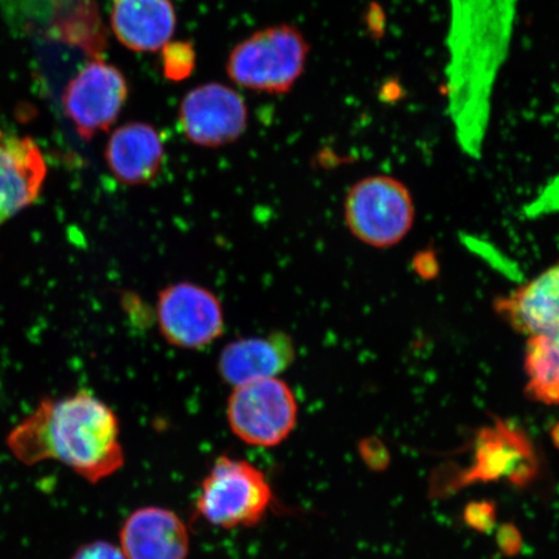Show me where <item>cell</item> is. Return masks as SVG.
<instances>
[{"mask_svg":"<svg viewBox=\"0 0 559 559\" xmlns=\"http://www.w3.org/2000/svg\"><path fill=\"white\" fill-rule=\"evenodd\" d=\"M520 0H449L445 99L460 148L479 158L496 83L512 48Z\"/></svg>","mask_w":559,"mask_h":559,"instance_id":"1","label":"cell"},{"mask_svg":"<svg viewBox=\"0 0 559 559\" xmlns=\"http://www.w3.org/2000/svg\"><path fill=\"white\" fill-rule=\"evenodd\" d=\"M7 445L24 465L59 461L94 485L124 464L120 421L87 390L46 397L10 432Z\"/></svg>","mask_w":559,"mask_h":559,"instance_id":"2","label":"cell"},{"mask_svg":"<svg viewBox=\"0 0 559 559\" xmlns=\"http://www.w3.org/2000/svg\"><path fill=\"white\" fill-rule=\"evenodd\" d=\"M309 52V44L296 26H269L235 46L227 74L236 85L258 93H289L305 72Z\"/></svg>","mask_w":559,"mask_h":559,"instance_id":"3","label":"cell"},{"mask_svg":"<svg viewBox=\"0 0 559 559\" xmlns=\"http://www.w3.org/2000/svg\"><path fill=\"white\" fill-rule=\"evenodd\" d=\"M272 500L262 471L248 461L221 456L202 481L195 510L215 527H250L262 521Z\"/></svg>","mask_w":559,"mask_h":559,"instance_id":"4","label":"cell"},{"mask_svg":"<svg viewBox=\"0 0 559 559\" xmlns=\"http://www.w3.org/2000/svg\"><path fill=\"white\" fill-rule=\"evenodd\" d=\"M344 214L346 226L356 239L368 247H395L414 227V198L400 179L372 175L349 188Z\"/></svg>","mask_w":559,"mask_h":559,"instance_id":"5","label":"cell"},{"mask_svg":"<svg viewBox=\"0 0 559 559\" xmlns=\"http://www.w3.org/2000/svg\"><path fill=\"white\" fill-rule=\"evenodd\" d=\"M227 419L243 443L271 449L282 444L296 428V395L278 377L239 384L228 397Z\"/></svg>","mask_w":559,"mask_h":559,"instance_id":"6","label":"cell"},{"mask_svg":"<svg viewBox=\"0 0 559 559\" xmlns=\"http://www.w3.org/2000/svg\"><path fill=\"white\" fill-rule=\"evenodd\" d=\"M156 318L160 335L178 348H205L225 333L221 299L191 282L167 285L158 293Z\"/></svg>","mask_w":559,"mask_h":559,"instance_id":"7","label":"cell"},{"mask_svg":"<svg viewBox=\"0 0 559 559\" xmlns=\"http://www.w3.org/2000/svg\"><path fill=\"white\" fill-rule=\"evenodd\" d=\"M128 97L129 83L121 70L94 59L69 82L62 107L79 135L90 140L110 129Z\"/></svg>","mask_w":559,"mask_h":559,"instance_id":"8","label":"cell"},{"mask_svg":"<svg viewBox=\"0 0 559 559\" xmlns=\"http://www.w3.org/2000/svg\"><path fill=\"white\" fill-rule=\"evenodd\" d=\"M179 124L190 142L202 148H221L239 139L248 126L243 97L222 83H205L180 103Z\"/></svg>","mask_w":559,"mask_h":559,"instance_id":"9","label":"cell"},{"mask_svg":"<svg viewBox=\"0 0 559 559\" xmlns=\"http://www.w3.org/2000/svg\"><path fill=\"white\" fill-rule=\"evenodd\" d=\"M190 533L173 510L145 507L132 512L120 533L126 559H187Z\"/></svg>","mask_w":559,"mask_h":559,"instance_id":"10","label":"cell"},{"mask_svg":"<svg viewBox=\"0 0 559 559\" xmlns=\"http://www.w3.org/2000/svg\"><path fill=\"white\" fill-rule=\"evenodd\" d=\"M47 165L31 138L0 140V226L38 200Z\"/></svg>","mask_w":559,"mask_h":559,"instance_id":"11","label":"cell"},{"mask_svg":"<svg viewBox=\"0 0 559 559\" xmlns=\"http://www.w3.org/2000/svg\"><path fill=\"white\" fill-rule=\"evenodd\" d=\"M104 156L109 171L121 185L145 186L163 170L165 144L152 124L130 122L110 135Z\"/></svg>","mask_w":559,"mask_h":559,"instance_id":"12","label":"cell"},{"mask_svg":"<svg viewBox=\"0 0 559 559\" xmlns=\"http://www.w3.org/2000/svg\"><path fill=\"white\" fill-rule=\"evenodd\" d=\"M296 359L289 334L274 332L264 337L239 338L223 347L218 358L221 379L233 386L278 377Z\"/></svg>","mask_w":559,"mask_h":559,"instance_id":"13","label":"cell"},{"mask_svg":"<svg viewBox=\"0 0 559 559\" xmlns=\"http://www.w3.org/2000/svg\"><path fill=\"white\" fill-rule=\"evenodd\" d=\"M495 311L527 337L559 330V262L496 299Z\"/></svg>","mask_w":559,"mask_h":559,"instance_id":"14","label":"cell"},{"mask_svg":"<svg viewBox=\"0 0 559 559\" xmlns=\"http://www.w3.org/2000/svg\"><path fill=\"white\" fill-rule=\"evenodd\" d=\"M110 24L130 51L156 52L171 41L177 15L171 0H115Z\"/></svg>","mask_w":559,"mask_h":559,"instance_id":"15","label":"cell"},{"mask_svg":"<svg viewBox=\"0 0 559 559\" xmlns=\"http://www.w3.org/2000/svg\"><path fill=\"white\" fill-rule=\"evenodd\" d=\"M523 367L530 400L559 405V330L528 337Z\"/></svg>","mask_w":559,"mask_h":559,"instance_id":"16","label":"cell"},{"mask_svg":"<svg viewBox=\"0 0 559 559\" xmlns=\"http://www.w3.org/2000/svg\"><path fill=\"white\" fill-rule=\"evenodd\" d=\"M55 34L99 59L107 34L94 0H62L52 21Z\"/></svg>","mask_w":559,"mask_h":559,"instance_id":"17","label":"cell"},{"mask_svg":"<svg viewBox=\"0 0 559 559\" xmlns=\"http://www.w3.org/2000/svg\"><path fill=\"white\" fill-rule=\"evenodd\" d=\"M160 51V66L167 80L180 82L190 79L195 68V51L190 41H169Z\"/></svg>","mask_w":559,"mask_h":559,"instance_id":"18","label":"cell"},{"mask_svg":"<svg viewBox=\"0 0 559 559\" xmlns=\"http://www.w3.org/2000/svg\"><path fill=\"white\" fill-rule=\"evenodd\" d=\"M70 559H126L117 545L105 540L83 544Z\"/></svg>","mask_w":559,"mask_h":559,"instance_id":"19","label":"cell"},{"mask_svg":"<svg viewBox=\"0 0 559 559\" xmlns=\"http://www.w3.org/2000/svg\"><path fill=\"white\" fill-rule=\"evenodd\" d=\"M465 520L475 530H491L495 523V509L488 502H475L466 508Z\"/></svg>","mask_w":559,"mask_h":559,"instance_id":"20","label":"cell"},{"mask_svg":"<svg viewBox=\"0 0 559 559\" xmlns=\"http://www.w3.org/2000/svg\"><path fill=\"white\" fill-rule=\"evenodd\" d=\"M0 140H2V135H0Z\"/></svg>","mask_w":559,"mask_h":559,"instance_id":"21","label":"cell"}]
</instances>
